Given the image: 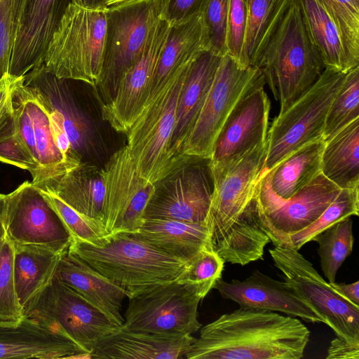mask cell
I'll return each mask as SVG.
<instances>
[{"instance_id":"obj_1","label":"cell","mask_w":359,"mask_h":359,"mask_svg":"<svg viewBox=\"0 0 359 359\" xmlns=\"http://www.w3.org/2000/svg\"><path fill=\"white\" fill-rule=\"evenodd\" d=\"M266 151V140L229 170L211 175L213 189L205 222L212 248L224 262L245 266L262 259L270 243L259 223L257 198Z\"/></svg>"},{"instance_id":"obj_2","label":"cell","mask_w":359,"mask_h":359,"mask_svg":"<svg viewBox=\"0 0 359 359\" xmlns=\"http://www.w3.org/2000/svg\"><path fill=\"white\" fill-rule=\"evenodd\" d=\"M310 331L297 318L240 308L200 328L187 359H300Z\"/></svg>"},{"instance_id":"obj_3","label":"cell","mask_w":359,"mask_h":359,"mask_svg":"<svg viewBox=\"0 0 359 359\" xmlns=\"http://www.w3.org/2000/svg\"><path fill=\"white\" fill-rule=\"evenodd\" d=\"M68 251L123 290L128 299L176 280L188 265L126 232L108 234L97 245L72 238Z\"/></svg>"},{"instance_id":"obj_4","label":"cell","mask_w":359,"mask_h":359,"mask_svg":"<svg viewBox=\"0 0 359 359\" xmlns=\"http://www.w3.org/2000/svg\"><path fill=\"white\" fill-rule=\"evenodd\" d=\"M254 67L280 102V113L306 93L325 66L309 36L299 0H292Z\"/></svg>"},{"instance_id":"obj_5","label":"cell","mask_w":359,"mask_h":359,"mask_svg":"<svg viewBox=\"0 0 359 359\" xmlns=\"http://www.w3.org/2000/svg\"><path fill=\"white\" fill-rule=\"evenodd\" d=\"M106 7L70 0L45 55V70L95 87L100 79L107 29Z\"/></svg>"},{"instance_id":"obj_6","label":"cell","mask_w":359,"mask_h":359,"mask_svg":"<svg viewBox=\"0 0 359 359\" xmlns=\"http://www.w3.org/2000/svg\"><path fill=\"white\" fill-rule=\"evenodd\" d=\"M191 68L171 76L126 133V146L137 172L151 183H157L176 168L169 147L177 101Z\"/></svg>"},{"instance_id":"obj_7","label":"cell","mask_w":359,"mask_h":359,"mask_svg":"<svg viewBox=\"0 0 359 359\" xmlns=\"http://www.w3.org/2000/svg\"><path fill=\"white\" fill-rule=\"evenodd\" d=\"M346 72L325 67L316 82L276 117L267 133L264 168L271 170L290 154L323 138L330 106Z\"/></svg>"},{"instance_id":"obj_8","label":"cell","mask_w":359,"mask_h":359,"mask_svg":"<svg viewBox=\"0 0 359 359\" xmlns=\"http://www.w3.org/2000/svg\"><path fill=\"white\" fill-rule=\"evenodd\" d=\"M24 316L91 353L101 340L120 328L54 276L24 310Z\"/></svg>"},{"instance_id":"obj_9","label":"cell","mask_w":359,"mask_h":359,"mask_svg":"<svg viewBox=\"0 0 359 359\" xmlns=\"http://www.w3.org/2000/svg\"><path fill=\"white\" fill-rule=\"evenodd\" d=\"M162 11L163 0L108 9L102 69L99 82L93 88L101 107L114 97L123 76L142 52Z\"/></svg>"},{"instance_id":"obj_10","label":"cell","mask_w":359,"mask_h":359,"mask_svg":"<svg viewBox=\"0 0 359 359\" xmlns=\"http://www.w3.org/2000/svg\"><path fill=\"white\" fill-rule=\"evenodd\" d=\"M264 81L255 67H243L229 55L219 65L203 106L182 150L184 162L192 157L210 159L217 138L239 100L255 85Z\"/></svg>"},{"instance_id":"obj_11","label":"cell","mask_w":359,"mask_h":359,"mask_svg":"<svg viewBox=\"0 0 359 359\" xmlns=\"http://www.w3.org/2000/svg\"><path fill=\"white\" fill-rule=\"evenodd\" d=\"M341 189L321 172L292 196L284 199L271 189L263 169L257 188L259 220L274 246H285L288 237L315 222Z\"/></svg>"},{"instance_id":"obj_12","label":"cell","mask_w":359,"mask_h":359,"mask_svg":"<svg viewBox=\"0 0 359 359\" xmlns=\"http://www.w3.org/2000/svg\"><path fill=\"white\" fill-rule=\"evenodd\" d=\"M274 265L337 337L359 344V305L344 297L297 250L275 246L269 250Z\"/></svg>"},{"instance_id":"obj_13","label":"cell","mask_w":359,"mask_h":359,"mask_svg":"<svg viewBox=\"0 0 359 359\" xmlns=\"http://www.w3.org/2000/svg\"><path fill=\"white\" fill-rule=\"evenodd\" d=\"M203 297L189 284L172 281L129 299L120 329L192 334L201 327L198 306Z\"/></svg>"},{"instance_id":"obj_14","label":"cell","mask_w":359,"mask_h":359,"mask_svg":"<svg viewBox=\"0 0 359 359\" xmlns=\"http://www.w3.org/2000/svg\"><path fill=\"white\" fill-rule=\"evenodd\" d=\"M210 159L192 157L155 184L143 218L204 222L213 182Z\"/></svg>"},{"instance_id":"obj_15","label":"cell","mask_w":359,"mask_h":359,"mask_svg":"<svg viewBox=\"0 0 359 359\" xmlns=\"http://www.w3.org/2000/svg\"><path fill=\"white\" fill-rule=\"evenodd\" d=\"M4 222L13 244L41 245L63 253L72 242L61 218L32 182L6 194Z\"/></svg>"},{"instance_id":"obj_16","label":"cell","mask_w":359,"mask_h":359,"mask_svg":"<svg viewBox=\"0 0 359 359\" xmlns=\"http://www.w3.org/2000/svg\"><path fill=\"white\" fill-rule=\"evenodd\" d=\"M265 81L251 88L237 103L225 121L209 161L211 175L223 173L266 142L270 100Z\"/></svg>"},{"instance_id":"obj_17","label":"cell","mask_w":359,"mask_h":359,"mask_svg":"<svg viewBox=\"0 0 359 359\" xmlns=\"http://www.w3.org/2000/svg\"><path fill=\"white\" fill-rule=\"evenodd\" d=\"M171 26L161 14L140 57L123 76L114 97L101 107L102 118L117 132L126 133L141 114Z\"/></svg>"},{"instance_id":"obj_18","label":"cell","mask_w":359,"mask_h":359,"mask_svg":"<svg viewBox=\"0 0 359 359\" xmlns=\"http://www.w3.org/2000/svg\"><path fill=\"white\" fill-rule=\"evenodd\" d=\"M213 288L222 298L235 302L240 308L278 311L307 323H325L290 283L273 279L257 270L243 280L227 282L220 278Z\"/></svg>"},{"instance_id":"obj_19","label":"cell","mask_w":359,"mask_h":359,"mask_svg":"<svg viewBox=\"0 0 359 359\" xmlns=\"http://www.w3.org/2000/svg\"><path fill=\"white\" fill-rule=\"evenodd\" d=\"M70 0H26L8 74L24 77L43 64L51 38Z\"/></svg>"},{"instance_id":"obj_20","label":"cell","mask_w":359,"mask_h":359,"mask_svg":"<svg viewBox=\"0 0 359 359\" xmlns=\"http://www.w3.org/2000/svg\"><path fill=\"white\" fill-rule=\"evenodd\" d=\"M0 358H90V353L23 316L0 320Z\"/></svg>"},{"instance_id":"obj_21","label":"cell","mask_w":359,"mask_h":359,"mask_svg":"<svg viewBox=\"0 0 359 359\" xmlns=\"http://www.w3.org/2000/svg\"><path fill=\"white\" fill-rule=\"evenodd\" d=\"M185 333H154L119 329L100 341L90 358H185L194 340Z\"/></svg>"},{"instance_id":"obj_22","label":"cell","mask_w":359,"mask_h":359,"mask_svg":"<svg viewBox=\"0 0 359 359\" xmlns=\"http://www.w3.org/2000/svg\"><path fill=\"white\" fill-rule=\"evenodd\" d=\"M222 56L210 50L201 54L191 67L180 92L169 154L175 167L185 163L183 144L195 124L214 80Z\"/></svg>"},{"instance_id":"obj_23","label":"cell","mask_w":359,"mask_h":359,"mask_svg":"<svg viewBox=\"0 0 359 359\" xmlns=\"http://www.w3.org/2000/svg\"><path fill=\"white\" fill-rule=\"evenodd\" d=\"M55 276L121 328L123 290L68 250L61 255Z\"/></svg>"},{"instance_id":"obj_24","label":"cell","mask_w":359,"mask_h":359,"mask_svg":"<svg viewBox=\"0 0 359 359\" xmlns=\"http://www.w3.org/2000/svg\"><path fill=\"white\" fill-rule=\"evenodd\" d=\"M33 185L55 195L79 213L104 226L106 189L102 169L81 162L68 172Z\"/></svg>"},{"instance_id":"obj_25","label":"cell","mask_w":359,"mask_h":359,"mask_svg":"<svg viewBox=\"0 0 359 359\" xmlns=\"http://www.w3.org/2000/svg\"><path fill=\"white\" fill-rule=\"evenodd\" d=\"M205 50H210V47L200 12L185 22L172 25L145 106L154 99L171 76L191 68Z\"/></svg>"},{"instance_id":"obj_26","label":"cell","mask_w":359,"mask_h":359,"mask_svg":"<svg viewBox=\"0 0 359 359\" xmlns=\"http://www.w3.org/2000/svg\"><path fill=\"white\" fill-rule=\"evenodd\" d=\"M27 85L36 88L48 104L62 116L64 126L72 147L81 156L93 143V130L90 122L79 108L66 82L46 72L43 65L24 76Z\"/></svg>"},{"instance_id":"obj_27","label":"cell","mask_w":359,"mask_h":359,"mask_svg":"<svg viewBox=\"0 0 359 359\" xmlns=\"http://www.w3.org/2000/svg\"><path fill=\"white\" fill-rule=\"evenodd\" d=\"M133 233L156 248L188 264L203 250L212 248L205 222L144 219L137 231Z\"/></svg>"},{"instance_id":"obj_28","label":"cell","mask_w":359,"mask_h":359,"mask_svg":"<svg viewBox=\"0 0 359 359\" xmlns=\"http://www.w3.org/2000/svg\"><path fill=\"white\" fill-rule=\"evenodd\" d=\"M102 172L106 189L104 227L110 234L133 201L151 182L137 174L126 146L110 156Z\"/></svg>"},{"instance_id":"obj_29","label":"cell","mask_w":359,"mask_h":359,"mask_svg":"<svg viewBox=\"0 0 359 359\" xmlns=\"http://www.w3.org/2000/svg\"><path fill=\"white\" fill-rule=\"evenodd\" d=\"M13 245L15 291L24 311L51 281L62 253L41 245Z\"/></svg>"},{"instance_id":"obj_30","label":"cell","mask_w":359,"mask_h":359,"mask_svg":"<svg viewBox=\"0 0 359 359\" xmlns=\"http://www.w3.org/2000/svg\"><path fill=\"white\" fill-rule=\"evenodd\" d=\"M20 85L34 126L39 165L37 174L32 177V183L34 184L73 168L67 163L54 142L49 109L43 97L36 88L25 83L24 77L21 79Z\"/></svg>"},{"instance_id":"obj_31","label":"cell","mask_w":359,"mask_h":359,"mask_svg":"<svg viewBox=\"0 0 359 359\" xmlns=\"http://www.w3.org/2000/svg\"><path fill=\"white\" fill-rule=\"evenodd\" d=\"M359 118L325 142L320 172L341 189L359 187Z\"/></svg>"},{"instance_id":"obj_32","label":"cell","mask_w":359,"mask_h":359,"mask_svg":"<svg viewBox=\"0 0 359 359\" xmlns=\"http://www.w3.org/2000/svg\"><path fill=\"white\" fill-rule=\"evenodd\" d=\"M323 138L305 144L279 162L268 172L272 191L288 198L309 184L320 173Z\"/></svg>"},{"instance_id":"obj_33","label":"cell","mask_w":359,"mask_h":359,"mask_svg":"<svg viewBox=\"0 0 359 359\" xmlns=\"http://www.w3.org/2000/svg\"><path fill=\"white\" fill-rule=\"evenodd\" d=\"M247 29L241 67H254L257 58L292 0H243Z\"/></svg>"},{"instance_id":"obj_34","label":"cell","mask_w":359,"mask_h":359,"mask_svg":"<svg viewBox=\"0 0 359 359\" xmlns=\"http://www.w3.org/2000/svg\"><path fill=\"white\" fill-rule=\"evenodd\" d=\"M306 29L325 67L346 72L339 32L316 0H299Z\"/></svg>"},{"instance_id":"obj_35","label":"cell","mask_w":359,"mask_h":359,"mask_svg":"<svg viewBox=\"0 0 359 359\" xmlns=\"http://www.w3.org/2000/svg\"><path fill=\"white\" fill-rule=\"evenodd\" d=\"M312 241L318 245L322 271L328 283H334L338 270L353 248V220L346 217L327 228Z\"/></svg>"},{"instance_id":"obj_36","label":"cell","mask_w":359,"mask_h":359,"mask_svg":"<svg viewBox=\"0 0 359 359\" xmlns=\"http://www.w3.org/2000/svg\"><path fill=\"white\" fill-rule=\"evenodd\" d=\"M334 24L341 41L346 71L359 66V0H316Z\"/></svg>"},{"instance_id":"obj_37","label":"cell","mask_w":359,"mask_h":359,"mask_svg":"<svg viewBox=\"0 0 359 359\" xmlns=\"http://www.w3.org/2000/svg\"><path fill=\"white\" fill-rule=\"evenodd\" d=\"M359 118V66L346 72L327 112L323 138L327 142Z\"/></svg>"},{"instance_id":"obj_38","label":"cell","mask_w":359,"mask_h":359,"mask_svg":"<svg viewBox=\"0 0 359 359\" xmlns=\"http://www.w3.org/2000/svg\"><path fill=\"white\" fill-rule=\"evenodd\" d=\"M359 214V187L341 189L334 201L320 217L305 229L290 235L284 247L299 250L318 233L335 223Z\"/></svg>"},{"instance_id":"obj_39","label":"cell","mask_w":359,"mask_h":359,"mask_svg":"<svg viewBox=\"0 0 359 359\" xmlns=\"http://www.w3.org/2000/svg\"><path fill=\"white\" fill-rule=\"evenodd\" d=\"M0 162L28 170L32 177L39 170L18 130L11 94L0 114Z\"/></svg>"},{"instance_id":"obj_40","label":"cell","mask_w":359,"mask_h":359,"mask_svg":"<svg viewBox=\"0 0 359 359\" xmlns=\"http://www.w3.org/2000/svg\"><path fill=\"white\" fill-rule=\"evenodd\" d=\"M39 190L58 214L72 238L97 245L108 235L102 222L79 213L55 195Z\"/></svg>"},{"instance_id":"obj_41","label":"cell","mask_w":359,"mask_h":359,"mask_svg":"<svg viewBox=\"0 0 359 359\" xmlns=\"http://www.w3.org/2000/svg\"><path fill=\"white\" fill-rule=\"evenodd\" d=\"M224 261L212 248L200 252L176 280L194 286L204 298L216 281L221 278Z\"/></svg>"},{"instance_id":"obj_42","label":"cell","mask_w":359,"mask_h":359,"mask_svg":"<svg viewBox=\"0 0 359 359\" xmlns=\"http://www.w3.org/2000/svg\"><path fill=\"white\" fill-rule=\"evenodd\" d=\"M14 248L5 236L0 238V320H15L24 316L15 287Z\"/></svg>"},{"instance_id":"obj_43","label":"cell","mask_w":359,"mask_h":359,"mask_svg":"<svg viewBox=\"0 0 359 359\" xmlns=\"http://www.w3.org/2000/svg\"><path fill=\"white\" fill-rule=\"evenodd\" d=\"M26 0H0V79L9 71Z\"/></svg>"},{"instance_id":"obj_44","label":"cell","mask_w":359,"mask_h":359,"mask_svg":"<svg viewBox=\"0 0 359 359\" xmlns=\"http://www.w3.org/2000/svg\"><path fill=\"white\" fill-rule=\"evenodd\" d=\"M229 1L203 0L200 8L210 50L222 57L227 53L226 34Z\"/></svg>"},{"instance_id":"obj_45","label":"cell","mask_w":359,"mask_h":359,"mask_svg":"<svg viewBox=\"0 0 359 359\" xmlns=\"http://www.w3.org/2000/svg\"><path fill=\"white\" fill-rule=\"evenodd\" d=\"M247 22V12L243 0H230L226 22V54L240 66H241Z\"/></svg>"},{"instance_id":"obj_46","label":"cell","mask_w":359,"mask_h":359,"mask_svg":"<svg viewBox=\"0 0 359 359\" xmlns=\"http://www.w3.org/2000/svg\"><path fill=\"white\" fill-rule=\"evenodd\" d=\"M203 0H163L162 15L172 25L185 22L200 12Z\"/></svg>"},{"instance_id":"obj_47","label":"cell","mask_w":359,"mask_h":359,"mask_svg":"<svg viewBox=\"0 0 359 359\" xmlns=\"http://www.w3.org/2000/svg\"><path fill=\"white\" fill-rule=\"evenodd\" d=\"M327 359H359V344H353L339 337L333 339L327 349Z\"/></svg>"},{"instance_id":"obj_48","label":"cell","mask_w":359,"mask_h":359,"mask_svg":"<svg viewBox=\"0 0 359 359\" xmlns=\"http://www.w3.org/2000/svg\"><path fill=\"white\" fill-rule=\"evenodd\" d=\"M329 283L344 297L359 305V280L349 284L337 283L336 282Z\"/></svg>"},{"instance_id":"obj_49","label":"cell","mask_w":359,"mask_h":359,"mask_svg":"<svg viewBox=\"0 0 359 359\" xmlns=\"http://www.w3.org/2000/svg\"><path fill=\"white\" fill-rule=\"evenodd\" d=\"M12 77L8 73L0 79V114L11 94Z\"/></svg>"},{"instance_id":"obj_50","label":"cell","mask_w":359,"mask_h":359,"mask_svg":"<svg viewBox=\"0 0 359 359\" xmlns=\"http://www.w3.org/2000/svg\"><path fill=\"white\" fill-rule=\"evenodd\" d=\"M149 0H106L104 7L115 9Z\"/></svg>"},{"instance_id":"obj_51","label":"cell","mask_w":359,"mask_h":359,"mask_svg":"<svg viewBox=\"0 0 359 359\" xmlns=\"http://www.w3.org/2000/svg\"><path fill=\"white\" fill-rule=\"evenodd\" d=\"M6 194H0V238L6 236L4 228V213L6 208Z\"/></svg>"},{"instance_id":"obj_52","label":"cell","mask_w":359,"mask_h":359,"mask_svg":"<svg viewBox=\"0 0 359 359\" xmlns=\"http://www.w3.org/2000/svg\"><path fill=\"white\" fill-rule=\"evenodd\" d=\"M83 5L91 8L104 7L106 0H81Z\"/></svg>"}]
</instances>
